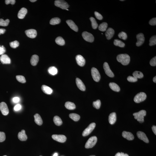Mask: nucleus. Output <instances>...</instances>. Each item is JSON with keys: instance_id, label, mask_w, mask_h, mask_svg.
Returning <instances> with one entry per match:
<instances>
[{"instance_id": "nucleus-1", "label": "nucleus", "mask_w": 156, "mask_h": 156, "mask_svg": "<svg viewBox=\"0 0 156 156\" xmlns=\"http://www.w3.org/2000/svg\"><path fill=\"white\" fill-rule=\"evenodd\" d=\"M118 62L124 66L128 65L130 62V57L127 54H119L116 57Z\"/></svg>"}, {"instance_id": "nucleus-2", "label": "nucleus", "mask_w": 156, "mask_h": 156, "mask_svg": "<svg viewBox=\"0 0 156 156\" xmlns=\"http://www.w3.org/2000/svg\"><path fill=\"white\" fill-rule=\"evenodd\" d=\"M146 115V112L144 110H140L138 112L135 113L133 114L134 118L137 119L140 123H142L144 122V117Z\"/></svg>"}, {"instance_id": "nucleus-3", "label": "nucleus", "mask_w": 156, "mask_h": 156, "mask_svg": "<svg viewBox=\"0 0 156 156\" xmlns=\"http://www.w3.org/2000/svg\"><path fill=\"white\" fill-rule=\"evenodd\" d=\"M97 141V138L95 136L90 138L86 143L85 148L87 149L92 148L95 146Z\"/></svg>"}, {"instance_id": "nucleus-4", "label": "nucleus", "mask_w": 156, "mask_h": 156, "mask_svg": "<svg viewBox=\"0 0 156 156\" xmlns=\"http://www.w3.org/2000/svg\"><path fill=\"white\" fill-rule=\"evenodd\" d=\"M54 4L56 6L59 7L63 9L66 10L69 7L68 4L66 1L62 0L55 1Z\"/></svg>"}, {"instance_id": "nucleus-5", "label": "nucleus", "mask_w": 156, "mask_h": 156, "mask_svg": "<svg viewBox=\"0 0 156 156\" xmlns=\"http://www.w3.org/2000/svg\"><path fill=\"white\" fill-rule=\"evenodd\" d=\"M147 98L146 94L144 92H141L137 94L135 96L134 101L136 103L142 102L146 99Z\"/></svg>"}, {"instance_id": "nucleus-6", "label": "nucleus", "mask_w": 156, "mask_h": 156, "mask_svg": "<svg viewBox=\"0 0 156 156\" xmlns=\"http://www.w3.org/2000/svg\"><path fill=\"white\" fill-rule=\"evenodd\" d=\"M91 75L94 81L98 82L101 78L100 75L99 71L96 68L93 67L91 69Z\"/></svg>"}, {"instance_id": "nucleus-7", "label": "nucleus", "mask_w": 156, "mask_h": 156, "mask_svg": "<svg viewBox=\"0 0 156 156\" xmlns=\"http://www.w3.org/2000/svg\"><path fill=\"white\" fill-rule=\"evenodd\" d=\"M95 126H96V124L94 123H93L90 124L83 131L82 133V136L84 137H85L89 135L94 129Z\"/></svg>"}, {"instance_id": "nucleus-8", "label": "nucleus", "mask_w": 156, "mask_h": 156, "mask_svg": "<svg viewBox=\"0 0 156 156\" xmlns=\"http://www.w3.org/2000/svg\"><path fill=\"white\" fill-rule=\"evenodd\" d=\"M83 38L86 41L92 43L93 42L94 39V36L90 33L87 32H83L82 34Z\"/></svg>"}, {"instance_id": "nucleus-9", "label": "nucleus", "mask_w": 156, "mask_h": 156, "mask_svg": "<svg viewBox=\"0 0 156 156\" xmlns=\"http://www.w3.org/2000/svg\"><path fill=\"white\" fill-rule=\"evenodd\" d=\"M103 67L106 74L108 76L111 78L114 77V74L110 69L108 63L107 62L104 63L103 65Z\"/></svg>"}, {"instance_id": "nucleus-10", "label": "nucleus", "mask_w": 156, "mask_h": 156, "mask_svg": "<svg viewBox=\"0 0 156 156\" xmlns=\"http://www.w3.org/2000/svg\"><path fill=\"white\" fill-rule=\"evenodd\" d=\"M52 137L54 140L60 143H64L66 140V136L63 135H53Z\"/></svg>"}, {"instance_id": "nucleus-11", "label": "nucleus", "mask_w": 156, "mask_h": 156, "mask_svg": "<svg viewBox=\"0 0 156 156\" xmlns=\"http://www.w3.org/2000/svg\"><path fill=\"white\" fill-rule=\"evenodd\" d=\"M0 110L4 115H7L9 113V110L7 105L5 102H2L0 103Z\"/></svg>"}, {"instance_id": "nucleus-12", "label": "nucleus", "mask_w": 156, "mask_h": 156, "mask_svg": "<svg viewBox=\"0 0 156 156\" xmlns=\"http://www.w3.org/2000/svg\"><path fill=\"white\" fill-rule=\"evenodd\" d=\"M137 41L136 43V45L139 47L144 42L145 38L143 34L142 33H139L137 36Z\"/></svg>"}, {"instance_id": "nucleus-13", "label": "nucleus", "mask_w": 156, "mask_h": 156, "mask_svg": "<svg viewBox=\"0 0 156 156\" xmlns=\"http://www.w3.org/2000/svg\"><path fill=\"white\" fill-rule=\"evenodd\" d=\"M25 33L26 35L31 38H34L37 35V32L34 29L27 30L25 31Z\"/></svg>"}, {"instance_id": "nucleus-14", "label": "nucleus", "mask_w": 156, "mask_h": 156, "mask_svg": "<svg viewBox=\"0 0 156 156\" xmlns=\"http://www.w3.org/2000/svg\"><path fill=\"white\" fill-rule=\"evenodd\" d=\"M0 61L3 64H10L11 63V60L7 54H2L0 57Z\"/></svg>"}, {"instance_id": "nucleus-15", "label": "nucleus", "mask_w": 156, "mask_h": 156, "mask_svg": "<svg viewBox=\"0 0 156 156\" xmlns=\"http://www.w3.org/2000/svg\"><path fill=\"white\" fill-rule=\"evenodd\" d=\"M137 135L138 138L147 143H149V140L144 133L141 131H138Z\"/></svg>"}, {"instance_id": "nucleus-16", "label": "nucleus", "mask_w": 156, "mask_h": 156, "mask_svg": "<svg viewBox=\"0 0 156 156\" xmlns=\"http://www.w3.org/2000/svg\"><path fill=\"white\" fill-rule=\"evenodd\" d=\"M76 60L77 64L80 66H83L85 64V60L84 57L81 55H77L76 57Z\"/></svg>"}, {"instance_id": "nucleus-17", "label": "nucleus", "mask_w": 156, "mask_h": 156, "mask_svg": "<svg viewBox=\"0 0 156 156\" xmlns=\"http://www.w3.org/2000/svg\"><path fill=\"white\" fill-rule=\"evenodd\" d=\"M76 83L77 87L80 90L84 91L86 90V87L85 86L83 82L79 78H77L76 79Z\"/></svg>"}, {"instance_id": "nucleus-18", "label": "nucleus", "mask_w": 156, "mask_h": 156, "mask_svg": "<svg viewBox=\"0 0 156 156\" xmlns=\"http://www.w3.org/2000/svg\"><path fill=\"white\" fill-rule=\"evenodd\" d=\"M122 135L123 137L128 140H132L134 139V136L131 133L129 132L123 131L122 133Z\"/></svg>"}, {"instance_id": "nucleus-19", "label": "nucleus", "mask_w": 156, "mask_h": 156, "mask_svg": "<svg viewBox=\"0 0 156 156\" xmlns=\"http://www.w3.org/2000/svg\"><path fill=\"white\" fill-rule=\"evenodd\" d=\"M66 23L71 29L74 30L75 32H77L78 31V27L73 21L71 20H68L66 21Z\"/></svg>"}, {"instance_id": "nucleus-20", "label": "nucleus", "mask_w": 156, "mask_h": 156, "mask_svg": "<svg viewBox=\"0 0 156 156\" xmlns=\"http://www.w3.org/2000/svg\"><path fill=\"white\" fill-rule=\"evenodd\" d=\"M115 33L114 30L112 28H109L105 33V35L107 38L110 40L113 37Z\"/></svg>"}, {"instance_id": "nucleus-21", "label": "nucleus", "mask_w": 156, "mask_h": 156, "mask_svg": "<svg viewBox=\"0 0 156 156\" xmlns=\"http://www.w3.org/2000/svg\"><path fill=\"white\" fill-rule=\"evenodd\" d=\"M18 137L19 140L22 141H25L27 140V137L25 130H22L21 132H19L18 134Z\"/></svg>"}, {"instance_id": "nucleus-22", "label": "nucleus", "mask_w": 156, "mask_h": 156, "mask_svg": "<svg viewBox=\"0 0 156 156\" xmlns=\"http://www.w3.org/2000/svg\"><path fill=\"white\" fill-rule=\"evenodd\" d=\"M27 13V9L25 8H23L20 10L18 13V17L20 19H23Z\"/></svg>"}, {"instance_id": "nucleus-23", "label": "nucleus", "mask_w": 156, "mask_h": 156, "mask_svg": "<svg viewBox=\"0 0 156 156\" xmlns=\"http://www.w3.org/2000/svg\"><path fill=\"white\" fill-rule=\"evenodd\" d=\"M41 89L42 91L46 94L50 95L52 93V89L48 86L43 85L42 86Z\"/></svg>"}, {"instance_id": "nucleus-24", "label": "nucleus", "mask_w": 156, "mask_h": 156, "mask_svg": "<svg viewBox=\"0 0 156 156\" xmlns=\"http://www.w3.org/2000/svg\"><path fill=\"white\" fill-rule=\"evenodd\" d=\"M116 113L115 112L112 113L109 116V122L111 124L113 125L116 122Z\"/></svg>"}, {"instance_id": "nucleus-25", "label": "nucleus", "mask_w": 156, "mask_h": 156, "mask_svg": "<svg viewBox=\"0 0 156 156\" xmlns=\"http://www.w3.org/2000/svg\"><path fill=\"white\" fill-rule=\"evenodd\" d=\"M39 61V57L36 55H33L31 57V63L32 65L33 66H36Z\"/></svg>"}, {"instance_id": "nucleus-26", "label": "nucleus", "mask_w": 156, "mask_h": 156, "mask_svg": "<svg viewBox=\"0 0 156 156\" xmlns=\"http://www.w3.org/2000/svg\"><path fill=\"white\" fill-rule=\"evenodd\" d=\"M34 121L35 123L38 125H41L43 124V120L40 116L38 114H36L34 115Z\"/></svg>"}, {"instance_id": "nucleus-27", "label": "nucleus", "mask_w": 156, "mask_h": 156, "mask_svg": "<svg viewBox=\"0 0 156 156\" xmlns=\"http://www.w3.org/2000/svg\"><path fill=\"white\" fill-rule=\"evenodd\" d=\"M109 86L110 88L116 92H119L120 91V88L116 83L114 82L110 83Z\"/></svg>"}, {"instance_id": "nucleus-28", "label": "nucleus", "mask_w": 156, "mask_h": 156, "mask_svg": "<svg viewBox=\"0 0 156 156\" xmlns=\"http://www.w3.org/2000/svg\"><path fill=\"white\" fill-rule=\"evenodd\" d=\"M65 106L66 108L69 110H73L76 108L75 104L70 101L66 102L65 104Z\"/></svg>"}, {"instance_id": "nucleus-29", "label": "nucleus", "mask_w": 156, "mask_h": 156, "mask_svg": "<svg viewBox=\"0 0 156 156\" xmlns=\"http://www.w3.org/2000/svg\"><path fill=\"white\" fill-rule=\"evenodd\" d=\"M53 121L54 123L57 126L61 125L63 123L61 119L58 116H56L54 118Z\"/></svg>"}, {"instance_id": "nucleus-30", "label": "nucleus", "mask_w": 156, "mask_h": 156, "mask_svg": "<svg viewBox=\"0 0 156 156\" xmlns=\"http://www.w3.org/2000/svg\"><path fill=\"white\" fill-rule=\"evenodd\" d=\"M55 42L57 44L60 46H63L65 44V41L62 37H59L57 38L55 40Z\"/></svg>"}, {"instance_id": "nucleus-31", "label": "nucleus", "mask_w": 156, "mask_h": 156, "mask_svg": "<svg viewBox=\"0 0 156 156\" xmlns=\"http://www.w3.org/2000/svg\"><path fill=\"white\" fill-rule=\"evenodd\" d=\"M114 44L115 45L119 46L121 48H123L125 46V44L118 39H115L114 42Z\"/></svg>"}, {"instance_id": "nucleus-32", "label": "nucleus", "mask_w": 156, "mask_h": 156, "mask_svg": "<svg viewBox=\"0 0 156 156\" xmlns=\"http://www.w3.org/2000/svg\"><path fill=\"white\" fill-rule=\"evenodd\" d=\"M69 117L73 120L75 122H77L79 120L80 116L79 115L75 113H71L69 115Z\"/></svg>"}, {"instance_id": "nucleus-33", "label": "nucleus", "mask_w": 156, "mask_h": 156, "mask_svg": "<svg viewBox=\"0 0 156 156\" xmlns=\"http://www.w3.org/2000/svg\"><path fill=\"white\" fill-rule=\"evenodd\" d=\"M60 19L58 17L53 18L50 21V24L51 25H57L60 23Z\"/></svg>"}, {"instance_id": "nucleus-34", "label": "nucleus", "mask_w": 156, "mask_h": 156, "mask_svg": "<svg viewBox=\"0 0 156 156\" xmlns=\"http://www.w3.org/2000/svg\"><path fill=\"white\" fill-rule=\"evenodd\" d=\"M107 24L106 22H103L98 27V29L99 31L102 32L106 31L107 28Z\"/></svg>"}, {"instance_id": "nucleus-35", "label": "nucleus", "mask_w": 156, "mask_h": 156, "mask_svg": "<svg viewBox=\"0 0 156 156\" xmlns=\"http://www.w3.org/2000/svg\"><path fill=\"white\" fill-rule=\"evenodd\" d=\"M48 72L51 75H55L57 74V68L54 66H51L48 69Z\"/></svg>"}, {"instance_id": "nucleus-36", "label": "nucleus", "mask_w": 156, "mask_h": 156, "mask_svg": "<svg viewBox=\"0 0 156 156\" xmlns=\"http://www.w3.org/2000/svg\"><path fill=\"white\" fill-rule=\"evenodd\" d=\"M133 76L135 78H142L143 77V74L142 72L139 71H136L133 74Z\"/></svg>"}, {"instance_id": "nucleus-37", "label": "nucleus", "mask_w": 156, "mask_h": 156, "mask_svg": "<svg viewBox=\"0 0 156 156\" xmlns=\"http://www.w3.org/2000/svg\"><path fill=\"white\" fill-rule=\"evenodd\" d=\"M90 19L91 23L92 28L94 29H96L98 26V25L94 18L93 17H90Z\"/></svg>"}, {"instance_id": "nucleus-38", "label": "nucleus", "mask_w": 156, "mask_h": 156, "mask_svg": "<svg viewBox=\"0 0 156 156\" xmlns=\"http://www.w3.org/2000/svg\"><path fill=\"white\" fill-rule=\"evenodd\" d=\"M9 22V20L8 19H7L5 20H4L2 19H0V26H7L8 25Z\"/></svg>"}, {"instance_id": "nucleus-39", "label": "nucleus", "mask_w": 156, "mask_h": 156, "mask_svg": "<svg viewBox=\"0 0 156 156\" xmlns=\"http://www.w3.org/2000/svg\"><path fill=\"white\" fill-rule=\"evenodd\" d=\"M16 80L22 83H25L26 82L25 78L23 76L17 75L16 76Z\"/></svg>"}, {"instance_id": "nucleus-40", "label": "nucleus", "mask_w": 156, "mask_h": 156, "mask_svg": "<svg viewBox=\"0 0 156 156\" xmlns=\"http://www.w3.org/2000/svg\"><path fill=\"white\" fill-rule=\"evenodd\" d=\"M156 44V35L153 36L149 40V45L150 46L155 45Z\"/></svg>"}, {"instance_id": "nucleus-41", "label": "nucleus", "mask_w": 156, "mask_h": 156, "mask_svg": "<svg viewBox=\"0 0 156 156\" xmlns=\"http://www.w3.org/2000/svg\"><path fill=\"white\" fill-rule=\"evenodd\" d=\"M101 102L99 100H98L93 103V106L94 107L97 109H99L100 107Z\"/></svg>"}, {"instance_id": "nucleus-42", "label": "nucleus", "mask_w": 156, "mask_h": 156, "mask_svg": "<svg viewBox=\"0 0 156 156\" xmlns=\"http://www.w3.org/2000/svg\"><path fill=\"white\" fill-rule=\"evenodd\" d=\"M118 37L120 39H122L123 40H126L127 38V34L124 32H122L119 33L118 35Z\"/></svg>"}, {"instance_id": "nucleus-43", "label": "nucleus", "mask_w": 156, "mask_h": 156, "mask_svg": "<svg viewBox=\"0 0 156 156\" xmlns=\"http://www.w3.org/2000/svg\"><path fill=\"white\" fill-rule=\"evenodd\" d=\"M10 47L13 48H16L18 47L19 45V43L17 41H14L10 42Z\"/></svg>"}, {"instance_id": "nucleus-44", "label": "nucleus", "mask_w": 156, "mask_h": 156, "mask_svg": "<svg viewBox=\"0 0 156 156\" xmlns=\"http://www.w3.org/2000/svg\"><path fill=\"white\" fill-rule=\"evenodd\" d=\"M6 135L5 133L3 132L0 131V142H3L5 140Z\"/></svg>"}, {"instance_id": "nucleus-45", "label": "nucleus", "mask_w": 156, "mask_h": 156, "mask_svg": "<svg viewBox=\"0 0 156 156\" xmlns=\"http://www.w3.org/2000/svg\"><path fill=\"white\" fill-rule=\"evenodd\" d=\"M127 80L130 82H135L138 81V79L134 76H129L127 78Z\"/></svg>"}, {"instance_id": "nucleus-46", "label": "nucleus", "mask_w": 156, "mask_h": 156, "mask_svg": "<svg viewBox=\"0 0 156 156\" xmlns=\"http://www.w3.org/2000/svg\"><path fill=\"white\" fill-rule=\"evenodd\" d=\"M150 64L151 66H156V56L150 60Z\"/></svg>"}, {"instance_id": "nucleus-47", "label": "nucleus", "mask_w": 156, "mask_h": 156, "mask_svg": "<svg viewBox=\"0 0 156 156\" xmlns=\"http://www.w3.org/2000/svg\"><path fill=\"white\" fill-rule=\"evenodd\" d=\"M94 14L95 17L98 19L99 20H101L103 19V16L100 14L96 11L95 12Z\"/></svg>"}, {"instance_id": "nucleus-48", "label": "nucleus", "mask_w": 156, "mask_h": 156, "mask_svg": "<svg viewBox=\"0 0 156 156\" xmlns=\"http://www.w3.org/2000/svg\"><path fill=\"white\" fill-rule=\"evenodd\" d=\"M150 25H156V17L153 18L151 19L149 22Z\"/></svg>"}, {"instance_id": "nucleus-49", "label": "nucleus", "mask_w": 156, "mask_h": 156, "mask_svg": "<svg viewBox=\"0 0 156 156\" xmlns=\"http://www.w3.org/2000/svg\"><path fill=\"white\" fill-rule=\"evenodd\" d=\"M6 51L5 48L3 46H0V55L3 54Z\"/></svg>"}, {"instance_id": "nucleus-50", "label": "nucleus", "mask_w": 156, "mask_h": 156, "mask_svg": "<svg viewBox=\"0 0 156 156\" xmlns=\"http://www.w3.org/2000/svg\"><path fill=\"white\" fill-rule=\"evenodd\" d=\"M16 2V0H6L5 1V3L6 4H11L12 5H13Z\"/></svg>"}, {"instance_id": "nucleus-51", "label": "nucleus", "mask_w": 156, "mask_h": 156, "mask_svg": "<svg viewBox=\"0 0 156 156\" xmlns=\"http://www.w3.org/2000/svg\"><path fill=\"white\" fill-rule=\"evenodd\" d=\"M21 107H22L20 104H18L15 106L14 107V109L16 111H18L21 109Z\"/></svg>"}, {"instance_id": "nucleus-52", "label": "nucleus", "mask_w": 156, "mask_h": 156, "mask_svg": "<svg viewBox=\"0 0 156 156\" xmlns=\"http://www.w3.org/2000/svg\"><path fill=\"white\" fill-rule=\"evenodd\" d=\"M115 156H129L128 154L124 153H123L118 152L117 153Z\"/></svg>"}, {"instance_id": "nucleus-53", "label": "nucleus", "mask_w": 156, "mask_h": 156, "mask_svg": "<svg viewBox=\"0 0 156 156\" xmlns=\"http://www.w3.org/2000/svg\"><path fill=\"white\" fill-rule=\"evenodd\" d=\"M19 98L18 97H15L13 98V102L16 103H17L19 102Z\"/></svg>"}, {"instance_id": "nucleus-54", "label": "nucleus", "mask_w": 156, "mask_h": 156, "mask_svg": "<svg viewBox=\"0 0 156 156\" xmlns=\"http://www.w3.org/2000/svg\"><path fill=\"white\" fill-rule=\"evenodd\" d=\"M152 130L156 135V126L155 125H153L152 128Z\"/></svg>"}, {"instance_id": "nucleus-55", "label": "nucleus", "mask_w": 156, "mask_h": 156, "mask_svg": "<svg viewBox=\"0 0 156 156\" xmlns=\"http://www.w3.org/2000/svg\"><path fill=\"white\" fill-rule=\"evenodd\" d=\"M5 31L6 30L4 29H0V35L4 34Z\"/></svg>"}, {"instance_id": "nucleus-56", "label": "nucleus", "mask_w": 156, "mask_h": 156, "mask_svg": "<svg viewBox=\"0 0 156 156\" xmlns=\"http://www.w3.org/2000/svg\"><path fill=\"white\" fill-rule=\"evenodd\" d=\"M153 81L154 82L156 83V76L154 77L153 79Z\"/></svg>"}, {"instance_id": "nucleus-57", "label": "nucleus", "mask_w": 156, "mask_h": 156, "mask_svg": "<svg viewBox=\"0 0 156 156\" xmlns=\"http://www.w3.org/2000/svg\"><path fill=\"white\" fill-rule=\"evenodd\" d=\"M30 1H31V2H34L37 1V0H30Z\"/></svg>"}, {"instance_id": "nucleus-58", "label": "nucleus", "mask_w": 156, "mask_h": 156, "mask_svg": "<svg viewBox=\"0 0 156 156\" xmlns=\"http://www.w3.org/2000/svg\"><path fill=\"white\" fill-rule=\"evenodd\" d=\"M58 156V154L57 153H55L54 154V155L53 156Z\"/></svg>"}, {"instance_id": "nucleus-59", "label": "nucleus", "mask_w": 156, "mask_h": 156, "mask_svg": "<svg viewBox=\"0 0 156 156\" xmlns=\"http://www.w3.org/2000/svg\"><path fill=\"white\" fill-rule=\"evenodd\" d=\"M120 1H124V0H121Z\"/></svg>"}, {"instance_id": "nucleus-60", "label": "nucleus", "mask_w": 156, "mask_h": 156, "mask_svg": "<svg viewBox=\"0 0 156 156\" xmlns=\"http://www.w3.org/2000/svg\"><path fill=\"white\" fill-rule=\"evenodd\" d=\"M95 156V155H91V156Z\"/></svg>"}, {"instance_id": "nucleus-61", "label": "nucleus", "mask_w": 156, "mask_h": 156, "mask_svg": "<svg viewBox=\"0 0 156 156\" xmlns=\"http://www.w3.org/2000/svg\"></svg>"}, {"instance_id": "nucleus-62", "label": "nucleus", "mask_w": 156, "mask_h": 156, "mask_svg": "<svg viewBox=\"0 0 156 156\" xmlns=\"http://www.w3.org/2000/svg\"></svg>"}]
</instances>
